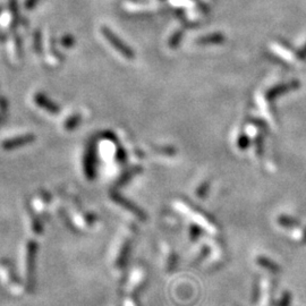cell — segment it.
Listing matches in <instances>:
<instances>
[{
    "mask_svg": "<svg viewBox=\"0 0 306 306\" xmlns=\"http://www.w3.org/2000/svg\"><path fill=\"white\" fill-rule=\"evenodd\" d=\"M101 32L103 36H105V38L107 39L108 41H109L113 47H115L118 51L121 52L123 55H124L126 58H133L134 57V53H133V51L131 50L130 48H128L127 46H125L124 43H123L120 41V39H118L115 34H113L109 28L108 27H101Z\"/></svg>",
    "mask_w": 306,
    "mask_h": 306,
    "instance_id": "obj_1",
    "label": "cell"
},
{
    "mask_svg": "<svg viewBox=\"0 0 306 306\" xmlns=\"http://www.w3.org/2000/svg\"><path fill=\"white\" fill-rule=\"evenodd\" d=\"M224 42V37L221 34H211V36L201 38L199 40V43H221Z\"/></svg>",
    "mask_w": 306,
    "mask_h": 306,
    "instance_id": "obj_2",
    "label": "cell"
},
{
    "mask_svg": "<svg viewBox=\"0 0 306 306\" xmlns=\"http://www.w3.org/2000/svg\"><path fill=\"white\" fill-rule=\"evenodd\" d=\"M258 262L261 264V266H263V268H266L270 271H279L280 270L279 266H277V264L271 262V261L268 259L260 258V259H258Z\"/></svg>",
    "mask_w": 306,
    "mask_h": 306,
    "instance_id": "obj_3",
    "label": "cell"
},
{
    "mask_svg": "<svg viewBox=\"0 0 306 306\" xmlns=\"http://www.w3.org/2000/svg\"><path fill=\"white\" fill-rule=\"evenodd\" d=\"M26 142H28V139L27 140H18L17 142H11V143H6V146H13V145H15V144H19V143H21V144H23V143H26Z\"/></svg>",
    "mask_w": 306,
    "mask_h": 306,
    "instance_id": "obj_4",
    "label": "cell"
},
{
    "mask_svg": "<svg viewBox=\"0 0 306 306\" xmlns=\"http://www.w3.org/2000/svg\"><path fill=\"white\" fill-rule=\"evenodd\" d=\"M36 2L37 0H26V4H25L26 8H32L34 5H36Z\"/></svg>",
    "mask_w": 306,
    "mask_h": 306,
    "instance_id": "obj_5",
    "label": "cell"
},
{
    "mask_svg": "<svg viewBox=\"0 0 306 306\" xmlns=\"http://www.w3.org/2000/svg\"><path fill=\"white\" fill-rule=\"evenodd\" d=\"M299 58H305L306 57V46L303 48V50L298 53Z\"/></svg>",
    "mask_w": 306,
    "mask_h": 306,
    "instance_id": "obj_6",
    "label": "cell"
}]
</instances>
